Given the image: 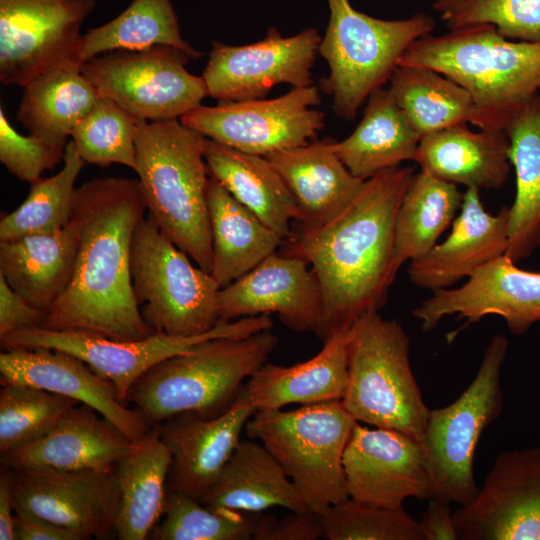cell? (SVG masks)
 Returning a JSON list of instances; mask_svg holds the SVG:
<instances>
[{"mask_svg": "<svg viewBox=\"0 0 540 540\" xmlns=\"http://www.w3.org/2000/svg\"><path fill=\"white\" fill-rule=\"evenodd\" d=\"M413 175L412 167L381 171L333 219L283 240L278 252L305 261L319 282L323 308L314 333L323 342L385 304L396 216Z\"/></svg>", "mask_w": 540, "mask_h": 540, "instance_id": "obj_1", "label": "cell"}, {"mask_svg": "<svg viewBox=\"0 0 540 540\" xmlns=\"http://www.w3.org/2000/svg\"><path fill=\"white\" fill-rule=\"evenodd\" d=\"M145 210L138 179L94 178L76 188L72 218L79 228V247L74 273L41 327L126 341L155 333L142 316L130 271L131 241Z\"/></svg>", "mask_w": 540, "mask_h": 540, "instance_id": "obj_2", "label": "cell"}, {"mask_svg": "<svg viewBox=\"0 0 540 540\" xmlns=\"http://www.w3.org/2000/svg\"><path fill=\"white\" fill-rule=\"evenodd\" d=\"M398 66L428 68L454 81L473 101L474 126L504 130L540 89V41L514 42L493 25H469L415 40Z\"/></svg>", "mask_w": 540, "mask_h": 540, "instance_id": "obj_3", "label": "cell"}, {"mask_svg": "<svg viewBox=\"0 0 540 540\" xmlns=\"http://www.w3.org/2000/svg\"><path fill=\"white\" fill-rule=\"evenodd\" d=\"M206 137L179 119L140 120L136 166L146 209L161 232L211 273Z\"/></svg>", "mask_w": 540, "mask_h": 540, "instance_id": "obj_4", "label": "cell"}, {"mask_svg": "<svg viewBox=\"0 0 540 540\" xmlns=\"http://www.w3.org/2000/svg\"><path fill=\"white\" fill-rule=\"evenodd\" d=\"M277 345L278 337L270 330L208 339L147 370L126 402L135 405L150 427L180 412L220 415Z\"/></svg>", "mask_w": 540, "mask_h": 540, "instance_id": "obj_5", "label": "cell"}, {"mask_svg": "<svg viewBox=\"0 0 540 540\" xmlns=\"http://www.w3.org/2000/svg\"><path fill=\"white\" fill-rule=\"evenodd\" d=\"M356 422L334 400L289 411L259 409L244 432L269 451L309 511L320 515L349 498L343 456Z\"/></svg>", "mask_w": 540, "mask_h": 540, "instance_id": "obj_6", "label": "cell"}, {"mask_svg": "<svg viewBox=\"0 0 540 540\" xmlns=\"http://www.w3.org/2000/svg\"><path fill=\"white\" fill-rule=\"evenodd\" d=\"M402 325L370 311L350 328L348 384L341 400L358 421L423 440L431 409L424 403Z\"/></svg>", "mask_w": 540, "mask_h": 540, "instance_id": "obj_7", "label": "cell"}, {"mask_svg": "<svg viewBox=\"0 0 540 540\" xmlns=\"http://www.w3.org/2000/svg\"><path fill=\"white\" fill-rule=\"evenodd\" d=\"M327 2L329 22L318 53L329 75L321 88L332 97L336 116L351 121L371 93L389 82L406 49L434 30L435 20L422 13L383 20L356 10L349 0Z\"/></svg>", "mask_w": 540, "mask_h": 540, "instance_id": "obj_8", "label": "cell"}, {"mask_svg": "<svg viewBox=\"0 0 540 540\" xmlns=\"http://www.w3.org/2000/svg\"><path fill=\"white\" fill-rule=\"evenodd\" d=\"M130 271L142 316L155 332L193 337L212 330L220 321L217 281L195 266L150 215L134 230Z\"/></svg>", "mask_w": 540, "mask_h": 540, "instance_id": "obj_9", "label": "cell"}, {"mask_svg": "<svg viewBox=\"0 0 540 540\" xmlns=\"http://www.w3.org/2000/svg\"><path fill=\"white\" fill-rule=\"evenodd\" d=\"M508 344L506 337L494 335L464 392L451 404L430 411L422 440L430 499L464 506L476 496L475 450L485 428L503 411L501 372Z\"/></svg>", "mask_w": 540, "mask_h": 540, "instance_id": "obj_10", "label": "cell"}, {"mask_svg": "<svg viewBox=\"0 0 540 540\" xmlns=\"http://www.w3.org/2000/svg\"><path fill=\"white\" fill-rule=\"evenodd\" d=\"M268 314L220 320L210 331L193 336L177 337L164 333L140 340H115L96 333L78 330H52L31 327L14 331L2 338L4 349L49 348L64 351L83 360L98 375L110 380L123 403L133 384L157 363L184 353L196 344L217 337H246L271 330Z\"/></svg>", "mask_w": 540, "mask_h": 540, "instance_id": "obj_11", "label": "cell"}, {"mask_svg": "<svg viewBox=\"0 0 540 540\" xmlns=\"http://www.w3.org/2000/svg\"><path fill=\"white\" fill-rule=\"evenodd\" d=\"M182 50L157 45L144 50H115L82 65L99 94L141 120L180 119L208 96L202 76L186 69Z\"/></svg>", "mask_w": 540, "mask_h": 540, "instance_id": "obj_12", "label": "cell"}, {"mask_svg": "<svg viewBox=\"0 0 540 540\" xmlns=\"http://www.w3.org/2000/svg\"><path fill=\"white\" fill-rule=\"evenodd\" d=\"M95 0H0V80L26 87L64 67L82 68L81 26Z\"/></svg>", "mask_w": 540, "mask_h": 540, "instance_id": "obj_13", "label": "cell"}, {"mask_svg": "<svg viewBox=\"0 0 540 540\" xmlns=\"http://www.w3.org/2000/svg\"><path fill=\"white\" fill-rule=\"evenodd\" d=\"M320 102L317 86L293 87L273 99L199 105L179 120L208 139L266 156L314 140L325 125V114L314 108Z\"/></svg>", "mask_w": 540, "mask_h": 540, "instance_id": "obj_14", "label": "cell"}, {"mask_svg": "<svg viewBox=\"0 0 540 540\" xmlns=\"http://www.w3.org/2000/svg\"><path fill=\"white\" fill-rule=\"evenodd\" d=\"M321 37L314 28L283 37L272 27L264 39L241 46L212 43L202 77L208 96L221 101L262 99L273 87L314 85L312 68Z\"/></svg>", "mask_w": 540, "mask_h": 540, "instance_id": "obj_15", "label": "cell"}, {"mask_svg": "<svg viewBox=\"0 0 540 540\" xmlns=\"http://www.w3.org/2000/svg\"><path fill=\"white\" fill-rule=\"evenodd\" d=\"M453 519L461 540H540V447L499 454Z\"/></svg>", "mask_w": 540, "mask_h": 540, "instance_id": "obj_16", "label": "cell"}, {"mask_svg": "<svg viewBox=\"0 0 540 540\" xmlns=\"http://www.w3.org/2000/svg\"><path fill=\"white\" fill-rule=\"evenodd\" d=\"M14 509L78 534L83 540L114 531L118 509L115 467L54 471L8 468Z\"/></svg>", "mask_w": 540, "mask_h": 540, "instance_id": "obj_17", "label": "cell"}, {"mask_svg": "<svg viewBox=\"0 0 540 540\" xmlns=\"http://www.w3.org/2000/svg\"><path fill=\"white\" fill-rule=\"evenodd\" d=\"M454 314L465 319L464 327L498 315L511 333L521 336L540 322V272L521 269L503 254L479 267L462 286L434 291L412 310L424 332Z\"/></svg>", "mask_w": 540, "mask_h": 540, "instance_id": "obj_18", "label": "cell"}, {"mask_svg": "<svg viewBox=\"0 0 540 540\" xmlns=\"http://www.w3.org/2000/svg\"><path fill=\"white\" fill-rule=\"evenodd\" d=\"M349 498L397 509L407 498L430 499L424 444L397 430L357 421L343 456Z\"/></svg>", "mask_w": 540, "mask_h": 540, "instance_id": "obj_19", "label": "cell"}, {"mask_svg": "<svg viewBox=\"0 0 540 540\" xmlns=\"http://www.w3.org/2000/svg\"><path fill=\"white\" fill-rule=\"evenodd\" d=\"M256 411L244 384L220 415L208 417L186 411L157 424L159 437L171 456L167 488L200 501L218 479Z\"/></svg>", "mask_w": 540, "mask_h": 540, "instance_id": "obj_20", "label": "cell"}, {"mask_svg": "<svg viewBox=\"0 0 540 540\" xmlns=\"http://www.w3.org/2000/svg\"><path fill=\"white\" fill-rule=\"evenodd\" d=\"M319 282L302 259L275 252L218 292L220 320L278 314L288 328L315 331L322 315Z\"/></svg>", "mask_w": 540, "mask_h": 540, "instance_id": "obj_21", "label": "cell"}, {"mask_svg": "<svg viewBox=\"0 0 540 540\" xmlns=\"http://www.w3.org/2000/svg\"><path fill=\"white\" fill-rule=\"evenodd\" d=\"M1 384H25L63 395L95 409L132 439L151 428L141 413L127 408L114 384L83 360L49 348L4 349L0 354Z\"/></svg>", "mask_w": 540, "mask_h": 540, "instance_id": "obj_22", "label": "cell"}, {"mask_svg": "<svg viewBox=\"0 0 540 540\" xmlns=\"http://www.w3.org/2000/svg\"><path fill=\"white\" fill-rule=\"evenodd\" d=\"M145 437V436H144ZM95 409L78 404L45 435L1 456L7 468L105 470L141 446Z\"/></svg>", "mask_w": 540, "mask_h": 540, "instance_id": "obj_23", "label": "cell"}, {"mask_svg": "<svg viewBox=\"0 0 540 540\" xmlns=\"http://www.w3.org/2000/svg\"><path fill=\"white\" fill-rule=\"evenodd\" d=\"M510 207L493 215L485 210L475 187L466 188L458 216L447 238L411 261V282L431 291L451 288L479 267L506 253Z\"/></svg>", "mask_w": 540, "mask_h": 540, "instance_id": "obj_24", "label": "cell"}, {"mask_svg": "<svg viewBox=\"0 0 540 540\" xmlns=\"http://www.w3.org/2000/svg\"><path fill=\"white\" fill-rule=\"evenodd\" d=\"M333 140H314L265 156L296 201L298 214L292 231L313 229L330 221L364 186L365 180L351 174L334 152Z\"/></svg>", "mask_w": 540, "mask_h": 540, "instance_id": "obj_25", "label": "cell"}, {"mask_svg": "<svg viewBox=\"0 0 540 540\" xmlns=\"http://www.w3.org/2000/svg\"><path fill=\"white\" fill-rule=\"evenodd\" d=\"M509 139L502 129L471 131L456 124L421 137L414 161L421 170L466 188L498 189L509 171Z\"/></svg>", "mask_w": 540, "mask_h": 540, "instance_id": "obj_26", "label": "cell"}, {"mask_svg": "<svg viewBox=\"0 0 540 540\" xmlns=\"http://www.w3.org/2000/svg\"><path fill=\"white\" fill-rule=\"evenodd\" d=\"M78 247L79 228L72 217L57 231L0 241V274L47 313L72 279Z\"/></svg>", "mask_w": 540, "mask_h": 540, "instance_id": "obj_27", "label": "cell"}, {"mask_svg": "<svg viewBox=\"0 0 540 540\" xmlns=\"http://www.w3.org/2000/svg\"><path fill=\"white\" fill-rule=\"evenodd\" d=\"M349 337L350 329L334 334L318 354L292 366L264 363L246 383L253 406L282 409L342 400L348 384Z\"/></svg>", "mask_w": 540, "mask_h": 540, "instance_id": "obj_28", "label": "cell"}, {"mask_svg": "<svg viewBox=\"0 0 540 540\" xmlns=\"http://www.w3.org/2000/svg\"><path fill=\"white\" fill-rule=\"evenodd\" d=\"M212 508L261 513L271 507L309 512L296 487L269 451L254 439H241L218 479L200 500Z\"/></svg>", "mask_w": 540, "mask_h": 540, "instance_id": "obj_29", "label": "cell"}, {"mask_svg": "<svg viewBox=\"0 0 540 540\" xmlns=\"http://www.w3.org/2000/svg\"><path fill=\"white\" fill-rule=\"evenodd\" d=\"M209 174L283 240L297 218L296 201L265 156L245 153L206 138Z\"/></svg>", "mask_w": 540, "mask_h": 540, "instance_id": "obj_30", "label": "cell"}, {"mask_svg": "<svg viewBox=\"0 0 540 540\" xmlns=\"http://www.w3.org/2000/svg\"><path fill=\"white\" fill-rule=\"evenodd\" d=\"M206 197L212 244L211 275L221 289L275 253L283 239L211 176Z\"/></svg>", "mask_w": 540, "mask_h": 540, "instance_id": "obj_31", "label": "cell"}, {"mask_svg": "<svg viewBox=\"0 0 540 540\" xmlns=\"http://www.w3.org/2000/svg\"><path fill=\"white\" fill-rule=\"evenodd\" d=\"M420 139L389 90L379 88L368 97L352 134L333 140L332 148L351 174L367 180L404 161H414Z\"/></svg>", "mask_w": 540, "mask_h": 540, "instance_id": "obj_32", "label": "cell"}, {"mask_svg": "<svg viewBox=\"0 0 540 540\" xmlns=\"http://www.w3.org/2000/svg\"><path fill=\"white\" fill-rule=\"evenodd\" d=\"M171 456L157 426L139 448L115 466L118 509L114 532L121 540H144L164 515Z\"/></svg>", "mask_w": 540, "mask_h": 540, "instance_id": "obj_33", "label": "cell"}, {"mask_svg": "<svg viewBox=\"0 0 540 540\" xmlns=\"http://www.w3.org/2000/svg\"><path fill=\"white\" fill-rule=\"evenodd\" d=\"M516 176L506 255L518 262L540 245V95L535 94L504 128Z\"/></svg>", "mask_w": 540, "mask_h": 540, "instance_id": "obj_34", "label": "cell"}, {"mask_svg": "<svg viewBox=\"0 0 540 540\" xmlns=\"http://www.w3.org/2000/svg\"><path fill=\"white\" fill-rule=\"evenodd\" d=\"M456 184L420 171L412 176L396 216L390 277L394 281L406 261H414L436 244L461 208Z\"/></svg>", "mask_w": 540, "mask_h": 540, "instance_id": "obj_35", "label": "cell"}, {"mask_svg": "<svg viewBox=\"0 0 540 540\" xmlns=\"http://www.w3.org/2000/svg\"><path fill=\"white\" fill-rule=\"evenodd\" d=\"M100 96L81 68L55 69L24 87L17 119L31 135L65 147L75 126Z\"/></svg>", "mask_w": 540, "mask_h": 540, "instance_id": "obj_36", "label": "cell"}, {"mask_svg": "<svg viewBox=\"0 0 540 540\" xmlns=\"http://www.w3.org/2000/svg\"><path fill=\"white\" fill-rule=\"evenodd\" d=\"M393 99L421 136L475 120L468 92L444 75L424 67L397 66L389 79Z\"/></svg>", "mask_w": 540, "mask_h": 540, "instance_id": "obj_37", "label": "cell"}, {"mask_svg": "<svg viewBox=\"0 0 540 540\" xmlns=\"http://www.w3.org/2000/svg\"><path fill=\"white\" fill-rule=\"evenodd\" d=\"M168 45L182 50L191 60L202 53L183 39L171 0H133L111 21L90 29L82 37V63L110 51L144 50Z\"/></svg>", "mask_w": 540, "mask_h": 540, "instance_id": "obj_38", "label": "cell"}, {"mask_svg": "<svg viewBox=\"0 0 540 540\" xmlns=\"http://www.w3.org/2000/svg\"><path fill=\"white\" fill-rule=\"evenodd\" d=\"M85 163L75 143L68 141L62 169L49 178L29 183L30 191L23 203L2 216L0 241L63 228L72 217L75 182Z\"/></svg>", "mask_w": 540, "mask_h": 540, "instance_id": "obj_39", "label": "cell"}, {"mask_svg": "<svg viewBox=\"0 0 540 540\" xmlns=\"http://www.w3.org/2000/svg\"><path fill=\"white\" fill-rule=\"evenodd\" d=\"M260 516L208 507L168 489L164 515L149 536L157 540H251Z\"/></svg>", "mask_w": 540, "mask_h": 540, "instance_id": "obj_40", "label": "cell"}, {"mask_svg": "<svg viewBox=\"0 0 540 540\" xmlns=\"http://www.w3.org/2000/svg\"><path fill=\"white\" fill-rule=\"evenodd\" d=\"M78 401L41 388L5 383L0 390V454L31 443L52 429Z\"/></svg>", "mask_w": 540, "mask_h": 540, "instance_id": "obj_41", "label": "cell"}, {"mask_svg": "<svg viewBox=\"0 0 540 540\" xmlns=\"http://www.w3.org/2000/svg\"><path fill=\"white\" fill-rule=\"evenodd\" d=\"M140 120L113 100L100 96L75 126L71 138L86 163L99 167L117 163L134 170Z\"/></svg>", "mask_w": 540, "mask_h": 540, "instance_id": "obj_42", "label": "cell"}, {"mask_svg": "<svg viewBox=\"0 0 540 540\" xmlns=\"http://www.w3.org/2000/svg\"><path fill=\"white\" fill-rule=\"evenodd\" d=\"M327 540H426L420 521L403 507H378L347 498L318 515Z\"/></svg>", "mask_w": 540, "mask_h": 540, "instance_id": "obj_43", "label": "cell"}, {"mask_svg": "<svg viewBox=\"0 0 540 540\" xmlns=\"http://www.w3.org/2000/svg\"><path fill=\"white\" fill-rule=\"evenodd\" d=\"M432 8L449 29L490 24L507 39L540 41V0H434Z\"/></svg>", "mask_w": 540, "mask_h": 540, "instance_id": "obj_44", "label": "cell"}, {"mask_svg": "<svg viewBox=\"0 0 540 540\" xmlns=\"http://www.w3.org/2000/svg\"><path fill=\"white\" fill-rule=\"evenodd\" d=\"M65 147L19 134L0 109V161L20 181L33 182L64 161Z\"/></svg>", "mask_w": 540, "mask_h": 540, "instance_id": "obj_45", "label": "cell"}, {"mask_svg": "<svg viewBox=\"0 0 540 540\" xmlns=\"http://www.w3.org/2000/svg\"><path fill=\"white\" fill-rule=\"evenodd\" d=\"M322 538L319 516L312 512H292L281 519L260 516L253 540H317Z\"/></svg>", "mask_w": 540, "mask_h": 540, "instance_id": "obj_46", "label": "cell"}, {"mask_svg": "<svg viewBox=\"0 0 540 540\" xmlns=\"http://www.w3.org/2000/svg\"><path fill=\"white\" fill-rule=\"evenodd\" d=\"M46 315L13 290L0 274V338L17 330L41 327Z\"/></svg>", "mask_w": 540, "mask_h": 540, "instance_id": "obj_47", "label": "cell"}, {"mask_svg": "<svg viewBox=\"0 0 540 540\" xmlns=\"http://www.w3.org/2000/svg\"><path fill=\"white\" fill-rule=\"evenodd\" d=\"M15 540H83L78 534L32 513L15 509Z\"/></svg>", "mask_w": 540, "mask_h": 540, "instance_id": "obj_48", "label": "cell"}, {"mask_svg": "<svg viewBox=\"0 0 540 540\" xmlns=\"http://www.w3.org/2000/svg\"><path fill=\"white\" fill-rule=\"evenodd\" d=\"M426 540H458L450 504L430 499L429 506L420 521Z\"/></svg>", "mask_w": 540, "mask_h": 540, "instance_id": "obj_49", "label": "cell"}, {"mask_svg": "<svg viewBox=\"0 0 540 540\" xmlns=\"http://www.w3.org/2000/svg\"><path fill=\"white\" fill-rule=\"evenodd\" d=\"M0 539L15 540V509L9 469L2 466L0 475Z\"/></svg>", "mask_w": 540, "mask_h": 540, "instance_id": "obj_50", "label": "cell"}]
</instances>
